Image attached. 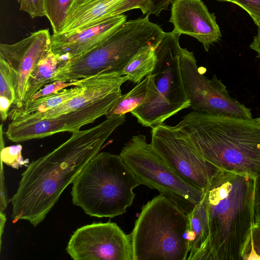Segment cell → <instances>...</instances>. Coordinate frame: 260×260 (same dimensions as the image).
I'll return each instance as SVG.
<instances>
[{"label":"cell","mask_w":260,"mask_h":260,"mask_svg":"<svg viewBox=\"0 0 260 260\" xmlns=\"http://www.w3.org/2000/svg\"><path fill=\"white\" fill-rule=\"evenodd\" d=\"M125 121V114L114 115L91 128L75 131L53 151L30 163L10 200L13 222L26 220L34 226L42 222L64 189Z\"/></svg>","instance_id":"1"},{"label":"cell","mask_w":260,"mask_h":260,"mask_svg":"<svg viewBox=\"0 0 260 260\" xmlns=\"http://www.w3.org/2000/svg\"><path fill=\"white\" fill-rule=\"evenodd\" d=\"M256 178L219 169L205 190L209 235L197 260H242L255 223Z\"/></svg>","instance_id":"2"},{"label":"cell","mask_w":260,"mask_h":260,"mask_svg":"<svg viewBox=\"0 0 260 260\" xmlns=\"http://www.w3.org/2000/svg\"><path fill=\"white\" fill-rule=\"evenodd\" d=\"M175 127L218 169L260 177V123L255 119L193 111Z\"/></svg>","instance_id":"3"},{"label":"cell","mask_w":260,"mask_h":260,"mask_svg":"<svg viewBox=\"0 0 260 260\" xmlns=\"http://www.w3.org/2000/svg\"><path fill=\"white\" fill-rule=\"evenodd\" d=\"M73 203L97 217L123 214L133 204V189L141 185L120 155L102 152L95 155L73 182Z\"/></svg>","instance_id":"4"},{"label":"cell","mask_w":260,"mask_h":260,"mask_svg":"<svg viewBox=\"0 0 260 260\" xmlns=\"http://www.w3.org/2000/svg\"><path fill=\"white\" fill-rule=\"evenodd\" d=\"M188 234V215L160 194L143 206L129 234L133 260H186Z\"/></svg>","instance_id":"5"},{"label":"cell","mask_w":260,"mask_h":260,"mask_svg":"<svg viewBox=\"0 0 260 260\" xmlns=\"http://www.w3.org/2000/svg\"><path fill=\"white\" fill-rule=\"evenodd\" d=\"M165 32L149 16L126 21L99 45L64 61L53 75L56 80L75 81L104 72H121L131 59L147 46H156Z\"/></svg>","instance_id":"6"},{"label":"cell","mask_w":260,"mask_h":260,"mask_svg":"<svg viewBox=\"0 0 260 260\" xmlns=\"http://www.w3.org/2000/svg\"><path fill=\"white\" fill-rule=\"evenodd\" d=\"M179 37L174 31L165 32L155 47L156 61L149 75L146 98L131 112L143 126L152 128L160 124L190 106L180 68Z\"/></svg>","instance_id":"7"},{"label":"cell","mask_w":260,"mask_h":260,"mask_svg":"<svg viewBox=\"0 0 260 260\" xmlns=\"http://www.w3.org/2000/svg\"><path fill=\"white\" fill-rule=\"evenodd\" d=\"M141 184L156 189L189 214L203 199L205 191L182 179L155 151L146 136L138 134L126 142L120 153Z\"/></svg>","instance_id":"8"},{"label":"cell","mask_w":260,"mask_h":260,"mask_svg":"<svg viewBox=\"0 0 260 260\" xmlns=\"http://www.w3.org/2000/svg\"><path fill=\"white\" fill-rule=\"evenodd\" d=\"M151 132L150 143L167 164L186 182L205 191L219 169L205 159L175 126L162 123Z\"/></svg>","instance_id":"9"},{"label":"cell","mask_w":260,"mask_h":260,"mask_svg":"<svg viewBox=\"0 0 260 260\" xmlns=\"http://www.w3.org/2000/svg\"><path fill=\"white\" fill-rule=\"evenodd\" d=\"M180 68L183 85L196 112L252 118L251 109L232 98L221 80L214 75L209 79L200 71L192 52L181 49Z\"/></svg>","instance_id":"10"},{"label":"cell","mask_w":260,"mask_h":260,"mask_svg":"<svg viewBox=\"0 0 260 260\" xmlns=\"http://www.w3.org/2000/svg\"><path fill=\"white\" fill-rule=\"evenodd\" d=\"M66 251L74 260H133L130 235L112 222L79 228L72 235Z\"/></svg>","instance_id":"11"},{"label":"cell","mask_w":260,"mask_h":260,"mask_svg":"<svg viewBox=\"0 0 260 260\" xmlns=\"http://www.w3.org/2000/svg\"><path fill=\"white\" fill-rule=\"evenodd\" d=\"M116 92L82 108L57 117L37 120L12 121L6 132L7 138L13 142L40 139L60 132L73 133L85 125L93 123L105 115L121 95Z\"/></svg>","instance_id":"12"},{"label":"cell","mask_w":260,"mask_h":260,"mask_svg":"<svg viewBox=\"0 0 260 260\" xmlns=\"http://www.w3.org/2000/svg\"><path fill=\"white\" fill-rule=\"evenodd\" d=\"M51 50V36L48 29L32 32L13 44H0V57L9 64L14 78L15 108L23 107L28 79L38 63Z\"/></svg>","instance_id":"13"},{"label":"cell","mask_w":260,"mask_h":260,"mask_svg":"<svg viewBox=\"0 0 260 260\" xmlns=\"http://www.w3.org/2000/svg\"><path fill=\"white\" fill-rule=\"evenodd\" d=\"M169 21L177 35H187L201 42L206 51L218 42L221 31L216 16L201 0H174Z\"/></svg>","instance_id":"14"},{"label":"cell","mask_w":260,"mask_h":260,"mask_svg":"<svg viewBox=\"0 0 260 260\" xmlns=\"http://www.w3.org/2000/svg\"><path fill=\"white\" fill-rule=\"evenodd\" d=\"M128 80L119 72H104L80 80L83 87L81 93L54 108L46 112L19 116L12 121L37 120L52 118L82 108L108 95L121 92V86Z\"/></svg>","instance_id":"15"},{"label":"cell","mask_w":260,"mask_h":260,"mask_svg":"<svg viewBox=\"0 0 260 260\" xmlns=\"http://www.w3.org/2000/svg\"><path fill=\"white\" fill-rule=\"evenodd\" d=\"M148 8L149 0H74L61 33L85 28L133 9L147 14Z\"/></svg>","instance_id":"16"},{"label":"cell","mask_w":260,"mask_h":260,"mask_svg":"<svg viewBox=\"0 0 260 260\" xmlns=\"http://www.w3.org/2000/svg\"><path fill=\"white\" fill-rule=\"evenodd\" d=\"M126 21L122 14L76 31L53 34L51 51L64 61L75 58L99 45Z\"/></svg>","instance_id":"17"},{"label":"cell","mask_w":260,"mask_h":260,"mask_svg":"<svg viewBox=\"0 0 260 260\" xmlns=\"http://www.w3.org/2000/svg\"><path fill=\"white\" fill-rule=\"evenodd\" d=\"M189 218V253L187 260H197L209 235L207 215L204 197L188 214Z\"/></svg>","instance_id":"18"},{"label":"cell","mask_w":260,"mask_h":260,"mask_svg":"<svg viewBox=\"0 0 260 260\" xmlns=\"http://www.w3.org/2000/svg\"><path fill=\"white\" fill-rule=\"evenodd\" d=\"M83 89L80 80L76 81V86L63 89L58 92L34 101L29 102L20 108H14L9 113L11 120L21 116L32 113L46 112L69 101L82 92Z\"/></svg>","instance_id":"19"},{"label":"cell","mask_w":260,"mask_h":260,"mask_svg":"<svg viewBox=\"0 0 260 260\" xmlns=\"http://www.w3.org/2000/svg\"><path fill=\"white\" fill-rule=\"evenodd\" d=\"M64 62V60L61 59L51 50L38 63L28 79L23 106L27 103L34 94L51 82L53 75Z\"/></svg>","instance_id":"20"},{"label":"cell","mask_w":260,"mask_h":260,"mask_svg":"<svg viewBox=\"0 0 260 260\" xmlns=\"http://www.w3.org/2000/svg\"><path fill=\"white\" fill-rule=\"evenodd\" d=\"M154 46H147L135 54L126 64L121 75L127 76L128 81L137 84L154 69L156 56Z\"/></svg>","instance_id":"21"},{"label":"cell","mask_w":260,"mask_h":260,"mask_svg":"<svg viewBox=\"0 0 260 260\" xmlns=\"http://www.w3.org/2000/svg\"><path fill=\"white\" fill-rule=\"evenodd\" d=\"M149 78L148 75L129 91L120 95L105 115L106 118L125 114L140 106L146 98Z\"/></svg>","instance_id":"22"},{"label":"cell","mask_w":260,"mask_h":260,"mask_svg":"<svg viewBox=\"0 0 260 260\" xmlns=\"http://www.w3.org/2000/svg\"><path fill=\"white\" fill-rule=\"evenodd\" d=\"M74 0H44L45 16L49 20L53 34L61 32L68 12Z\"/></svg>","instance_id":"23"},{"label":"cell","mask_w":260,"mask_h":260,"mask_svg":"<svg viewBox=\"0 0 260 260\" xmlns=\"http://www.w3.org/2000/svg\"><path fill=\"white\" fill-rule=\"evenodd\" d=\"M0 95L9 99L14 104L16 94L14 78L7 62L0 57Z\"/></svg>","instance_id":"24"},{"label":"cell","mask_w":260,"mask_h":260,"mask_svg":"<svg viewBox=\"0 0 260 260\" xmlns=\"http://www.w3.org/2000/svg\"><path fill=\"white\" fill-rule=\"evenodd\" d=\"M242 260L260 259V224L255 223L245 243Z\"/></svg>","instance_id":"25"},{"label":"cell","mask_w":260,"mask_h":260,"mask_svg":"<svg viewBox=\"0 0 260 260\" xmlns=\"http://www.w3.org/2000/svg\"><path fill=\"white\" fill-rule=\"evenodd\" d=\"M22 149V146L19 144L3 148L1 153L2 162L14 169L22 167L28 163L27 159H23Z\"/></svg>","instance_id":"26"},{"label":"cell","mask_w":260,"mask_h":260,"mask_svg":"<svg viewBox=\"0 0 260 260\" xmlns=\"http://www.w3.org/2000/svg\"><path fill=\"white\" fill-rule=\"evenodd\" d=\"M76 81H63L61 80H56L46 84L42 88L33 95L30 99L29 102H31L39 99L44 98L53 94H55L58 91L69 86H75ZM27 102V103H28Z\"/></svg>","instance_id":"27"},{"label":"cell","mask_w":260,"mask_h":260,"mask_svg":"<svg viewBox=\"0 0 260 260\" xmlns=\"http://www.w3.org/2000/svg\"><path fill=\"white\" fill-rule=\"evenodd\" d=\"M20 10L28 13L31 18L45 16L44 0H19Z\"/></svg>","instance_id":"28"},{"label":"cell","mask_w":260,"mask_h":260,"mask_svg":"<svg viewBox=\"0 0 260 260\" xmlns=\"http://www.w3.org/2000/svg\"><path fill=\"white\" fill-rule=\"evenodd\" d=\"M245 10L256 25H260V0H231Z\"/></svg>","instance_id":"29"},{"label":"cell","mask_w":260,"mask_h":260,"mask_svg":"<svg viewBox=\"0 0 260 260\" xmlns=\"http://www.w3.org/2000/svg\"><path fill=\"white\" fill-rule=\"evenodd\" d=\"M174 0H149V8L146 15L153 14L159 16L164 10L168 9Z\"/></svg>","instance_id":"30"},{"label":"cell","mask_w":260,"mask_h":260,"mask_svg":"<svg viewBox=\"0 0 260 260\" xmlns=\"http://www.w3.org/2000/svg\"><path fill=\"white\" fill-rule=\"evenodd\" d=\"M255 223L260 224V177L256 178L254 199Z\"/></svg>","instance_id":"31"},{"label":"cell","mask_w":260,"mask_h":260,"mask_svg":"<svg viewBox=\"0 0 260 260\" xmlns=\"http://www.w3.org/2000/svg\"><path fill=\"white\" fill-rule=\"evenodd\" d=\"M13 103L8 98L0 95V114L3 121L7 120L9 115V110Z\"/></svg>","instance_id":"32"},{"label":"cell","mask_w":260,"mask_h":260,"mask_svg":"<svg viewBox=\"0 0 260 260\" xmlns=\"http://www.w3.org/2000/svg\"><path fill=\"white\" fill-rule=\"evenodd\" d=\"M257 32L250 45V48L257 53L256 57L260 58V25H257Z\"/></svg>","instance_id":"33"},{"label":"cell","mask_w":260,"mask_h":260,"mask_svg":"<svg viewBox=\"0 0 260 260\" xmlns=\"http://www.w3.org/2000/svg\"><path fill=\"white\" fill-rule=\"evenodd\" d=\"M257 121H258L260 123V116L257 117V118H255Z\"/></svg>","instance_id":"34"},{"label":"cell","mask_w":260,"mask_h":260,"mask_svg":"<svg viewBox=\"0 0 260 260\" xmlns=\"http://www.w3.org/2000/svg\"><path fill=\"white\" fill-rule=\"evenodd\" d=\"M217 1H224V2H231V0H217Z\"/></svg>","instance_id":"35"}]
</instances>
